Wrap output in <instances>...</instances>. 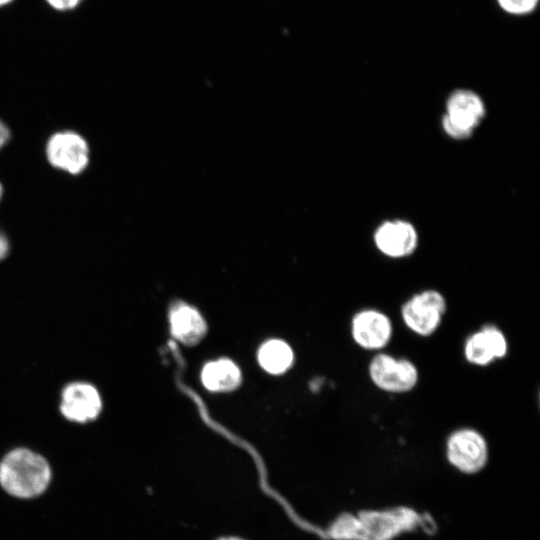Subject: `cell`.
I'll use <instances>...</instances> for the list:
<instances>
[{
	"label": "cell",
	"instance_id": "1",
	"mask_svg": "<svg viewBox=\"0 0 540 540\" xmlns=\"http://www.w3.org/2000/svg\"><path fill=\"white\" fill-rule=\"evenodd\" d=\"M422 527L431 532L434 522L428 514L398 506L382 510H361L356 514L342 513L329 526L333 540H393L405 532Z\"/></svg>",
	"mask_w": 540,
	"mask_h": 540
},
{
	"label": "cell",
	"instance_id": "2",
	"mask_svg": "<svg viewBox=\"0 0 540 540\" xmlns=\"http://www.w3.org/2000/svg\"><path fill=\"white\" fill-rule=\"evenodd\" d=\"M51 480L50 463L30 448H13L0 460V486L12 497L36 498L48 489Z\"/></svg>",
	"mask_w": 540,
	"mask_h": 540
},
{
	"label": "cell",
	"instance_id": "3",
	"mask_svg": "<svg viewBox=\"0 0 540 540\" xmlns=\"http://www.w3.org/2000/svg\"><path fill=\"white\" fill-rule=\"evenodd\" d=\"M446 311V298L436 289L415 293L400 310L405 326L421 337H429L438 330Z\"/></svg>",
	"mask_w": 540,
	"mask_h": 540
},
{
	"label": "cell",
	"instance_id": "4",
	"mask_svg": "<svg viewBox=\"0 0 540 540\" xmlns=\"http://www.w3.org/2000/svg\"><path fill=\"white\" fill-rule=\"evenodd\" d=\"M447 461L464 474L480 472L488 461V444L476 429L463 427L454 430L447 437L445 445Z\"/></svg>",
	"mask_w": 540,
	"mask_h": 540
},
{
	"label": "cell",
	"instance_id": "5",
	"mask_svg": "<svg viewBox=\"0 0 540 540\" xmlns=\"http://www.w3.org/2000/svg\"><path fill=\"white\" fill-rule=\"evenodd\" d=\"M368 375L378 389L393 394L408 393L419 381L418 368L411 360L388 353H378L371 359Z\"/></svg>",
	"mask_w": 540,
	"mask_h": 540
},
{
	"label": "cell",
	"instance_id": "6",
	"mask_svg": "<svg viewBox=\"0 0 540 540\" xmlns=\"http://www.w3.org/2000/svg\"><path fill=\"white\" fill-rule=\"evenodd\" d=\"M446 107L443 127L447 134L456 139L469 137L485 114L481 98L465 89L454 91L449 96Z\"/></svg>",
	"mask_w": 540,
	"mask_h": 540
},
{
	"label": "cell",
	"instance_id": "7",
	"mask_svg": "<svg viewBox=\"0 0 540 540\" xmlns=\"http://www.w3.org/2000/svg\"><path fill=\"white\" fill-rule=\"evenodd\" d=\"M102 397L92 383L73 381L60 394L59 410L68 421L85 424L96 420L102 411Z\"/></svg>",
	"mask_w": 540,
	"mask_h": 540
},
{
	"label": "cell",
	"instance_id": "8",
	"mask_svg": "<svg viewBox=\"0 0 540 540\" xmlns=\"http://www.w3.org/2000/svg\"><path fill=\"white\" fill-rule=\"evenodd\" d=\"M46 156L53 167L77 175L88 165L89 146L80 134L61 131L48 139Z\"/></svg>",
	"mask_w": 540,
	"mask_h": 540
},
{
	"label": "cell",
	"instance_id": "9",
	"mask_svg": "<svg viewBox=\"0 0 540 540\" xmlns=\"http://www.w3.org/2000/svg\"><path fill=\"white\" fill-rule=\"evenodd\" d=\"M393 325L384 312L365 308L356 312L351 320V336L357 346L364 350H381L391 341Z\"/></svg>",
	"mask_w": 540,
	"mask_h": 540
},
{
	"label": "cell",
	"instance_id": "10",
	"mask_svg": "<svg viewBox=\"0 0 540 540\" xmlns=\"http://www.w3.org/2000/svg\"><path fill=\"white\" fill-rule=\"evenodd\" d=\"M508 340L500 328L485 324L467 337L464 357L472 365L485 367L508 354Z\"/></svg>",
	"mask_w": 540,
	"mask_h": 540
},
{
	"label": "cell",
	"instance_id": "11",
	"mask_svg": "<svg viewBox=\"0 0 540 540\" xmlns=\"http://www.w3.org/2000/svg\"><path fill=\"white\" fill-rule=\"evenodd\" d=\"M378 250L390 258L411 255L417 247L418 237L414 227L401 220L383 223L374 235Z\"/></svg>",
	"mask_w": 540,
	"mask_h": 540
},
{
	"label": "cell",
	"instance_id": "12",
	"mask_svg": "<svg viewBox=\"0 0 540 540\" xmlns=\"http://www.w3.org/2000/svg\"><path fill=\"white\" fill-rule=\"evenodd\" d=\"M172 334L186 345L197 344L206 331L205 322L193 308L178 303L170 313Z\"/></svg>",
	"mask_w": 540,
	"mask_h": 540
},
{
	"label": "cell",
	"instance_id": "13",
	"mask_svg": "<svg viewBox=\"0 0 540 540\" xmlns=\"http://www.w3.org/2000/svg\"><path fill=\"white\" fill-rule=\"evenodd\" d=\"M202 380L209 390L230 391L239 385L240 372L233 362L222 359L208 363L204 367Z\"/></svg>",
	"mask_w": 540,
	"mask_h": 540
},
{
	"label": "cell",
	"instance_id": "14",
	"mask_svg": "<svg viewBox=\"0 0 540 540\" xmlns=\"http://www.w3.org/2000/svg\"><path fill=\"white\" fill-rule=\"evenodd\" d=\"M293 359L290 347L279 340L265 343L259 351L262 367L270 373H281L291 364Z\"/></svg>",
	"mask_w": 540,
	"mask_h": 540
},
{
	"label": "cell",
	"instance_id": "15",
	"mask_svg": "<svg viewBox=\"0 0 540 540\" xmlns=\"http://www.w3.org/2000/svg\"><path fill=\"white\" fill-rule=\"evenodd\" d=\"M498 8L511 17L532 15L538 8L540 0H495Z\"/></svg>",
	"mask_w": 540,
	"mask_h": 540
},
{
	"label": "cell",
	"instance_id": "16",
	"mask_svg": "<svg viewBox=\"0 0 540 540\" xmlns=\"http://www.w3.org/2000/svg\"><path fill=\"white\" fill-rule=\"evenodd\" d=\"M45 3L57 12L75 10L84 0H44Z\"/></svg>",
	"mask_w": 540,
	"mask_h": 540
},
{
	"label": "cell",
	"instance_id": "17",
	"mask_svg": "<svg viewBox=\"0 0 540 540\" xmlns=\"http://www.w3.org/2000/svg\"><path fill=\"white\" fill-rule=\"evenodd\" d=\"M10 131L8 127L0 120V149L9 141Z\"/></svg>",
	"mask_w": 540,
	"mask_h": 540
},
{
	"label": "cell",
	"instance_id": "18",
	"mask_svg": "<svg viewBox=\"0 0 540 540\" xmlns=\"http://www.w3.org/2000/svg\"><path fill=\"white\" fill-rule=\"evenodd\" d=\"M9 253V242L6 236L0 232V260L4 259Z\"/></svg>",
	"mask_w": 540,
	"mask_h": 540
},
{
	"label": "cell",
	"instance_id": "19",
	"mask_svg": "<svg viewBox=\"0 0 540 540\" xmlns=\"http://www.w3.org/2000/svg\"><path fill=\"white\" fill-rule=\"evenodd\" d=\"M14 0H0V8L6 7L12 4Z\"/></svg>",
	"mask_w": 540,
	"mask_h": 540
},
{
	"label": "cell",
	"instance_id": "20",
	"mask_svg": "<svg viewBox=\"0 0 540 540\" xmlns=\"http://www.w3.org/2000/svg\"><path fill=\"white\" fill-rule=\"evenodd\" d=\"M217 540H245V539H242L236 536H226V537H221Z\"/></svg>",
	"mask_w": 540,
	"mask_h": 540
},
{
	"label": "cell",
	"instance_id": "21",
	"mask_svg": "<svg viewBox=\"0 0 540 540\" xmlns=\"http://www.w3.org/2000/svg\"><path fill=\"white\" fill-rule=\"evenodd\" d=\"M2 195H3V187H2V184L0 183V199H1Z\"/></svg>",
	"mask_w": 540,
	"mask_h": 540
}]
</instances>
